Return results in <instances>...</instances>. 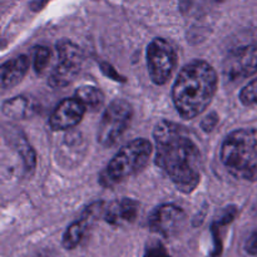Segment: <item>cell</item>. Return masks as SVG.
Segmentation results:
<instances>
[{
  "instance_id": "4fadbf2b",
  "label": "cell",
  "mask_w": 257,
  "mask_h": 257,
  "mask_svg": "<svg viewBox=\"0 0 257 257\" xmlns=\"http://www.w3.org/2000/svg\"><path fill=\"white\" fill-rule=\"evenodd\" d=\"M37 105L34 100L29 97L19 95L13 99L7 100L3 104V113L10 118H17V119H24L34 114Z\"/></svg>"
},
{
  "instance_id": "44dd1931",
  "label": "cell",
  "mask_w": 257,
  "mask_h": 257,
  "mask_svg": "<svg viewBox=\"0 0 257 257\" xmlns=\"http://www.w3.org/2000/svg\"><path fill=\"white\" fill-rule=\"evenodd\" d=\"M216 123H217V117H216V114L207 115V117L205 118V120L202 122L203 130H205V131L213 130V127H215Z\"/></svg>"
},
{
  "instance_id": "d6986e66",
  "label": "cell",
  "mask_w": 257,
  "mask_h": 257,
  "mask_svg": "<svg viewBox=\"0 0 257 257\" xmlns=\"http://www.w3.org/2000/svg\"><path fill=\"white\" fill-rule=\"evenodd\" d=\"M213 2V0H180V8L183 13H195L200 12L206 4Z\"/></svg>"
},
{
  "instance_id": "277c9868",
  "label": "cell",
  "mask_w": 257,
  "mask_h": 257,
  "mask_svg": "<svg viewBox=\"0 0 257 257\" xmlns=\"http://www.w3.org/2000/svg\"><path fill=\"white\" fill-rule=\"evenodd\" d=\"M152 155V145L145 138H137L127 143L110 160L100 173L99 183L104 187H113L127 178L140 173L147 166Z\"/></svg>"
},
{
  "instance_id": "ffe728a7",
  "label": "cell",
  "mask_w": 257,
  "mask_h": 257,
  "mask_svg": "<svg viewBox=\"0 0 257 257\" xmlns=\"http://www.w3.org/2000/svg\"><path fill=\"white\" fill-rule=\"evenodd\" d=\"M245 251L251 256H257V228L245 242Z\"/></svg>"
},
{
  "instance_id": "ba28073f",
  "label": "cell",
  "mask_w": 257,
  "mask_h": 257,
  "mask_svg": "<svg viewBox=\"0 0 257 257\" xmlns=\"http://www.w3.org/2000/svg\"><path fill=\"white\" fill-rule=\"evenodd\" d=\"M223 72L230 80L243 79L255 74L257 72V39L232 50L223 63Z\"/></svg>"
},
{
  "instance_id": "e0dca14e",
  "label": "cell",
  "mask_w": 257,
  "mask_h": 257,
  "mask_svg": "<svg viewBox=\"0 0 257 257\" xmlns=\"http://www.w3.org/2000/svg\"><path fill=\"white\" fill-rule=\"evenodd\" d=\"M240 100L243 105H257V78L248 83L240 93Z\"/></svg>"
},
{
  "instance_id": "52a82bcc",
  "label": "cell",
  "mask_w": 257,
  "mask_h": 257,
  "mask_svg": "<svg viewBox=\"0 0 257 257\" xmlns=\"http://www.w3.org/2000/svg\"><path fill=\"white\" fill-rule=\"evenodd\" d=\"M177 64V54L172 45L162 38H156L147 48V65L152 82L157 85L170 80Z\"/></svg>"
},
{
  "instance_id": "8fae6325",
  "label": "cell",
  "mask_w": 257,
  "mask_h": 257,
  "mask_svg": "<svg viewBox=\"0 0 257 257\" xmlns=\"http://www.w3.org/2000/svg\"><path fill=\"white\" fill-rule=\"evenodd\" d=\"M138 208L140 203L132 198L114 201L104 208V220L112 226L128 225L137 218Z\"/></svg>"
},
{
  "instance_id": "7c38bea8",
  "label": "cell",
  "mask_w": 257,
  "mask_h": 257,
  "mask_svg": "<svg viewBox=\"0 0 257 257\" xmlns=\"http://www.w3.org/2000/svg\"><path fill=\"white\" fill-rule=\"evenodd\" d=\"M28 69H29V59L25 55H20L5 62L0 69V85L3 89H9L17 85L27 74Z\"/></svg>"
},
{
  "instance_id": "9a60e30c",
  "label": "cell",
  "mask_w": 257,
  "mask_h": 257,
  "mask_svg": "<svg viewBox=\"0 0 257 257\" xmlns=\"http://www.w3.org/2000/svg\"><path fill=\"white\" fill-rule=\"evenodd\" d=\"M75 98L83 103L87 109L97 110L104 102V94L93 85H83L75 90Z\"/></svg>"
},
{
  "instance_id": "30bf717a",
  "label": "cell",
  "mask_w": 257,
  "mask_h": 257,
  "mask_svg": "<svg viewBox=\"0 0 257 257\" xmlns=\"http://www.w3.org/2000/svg\"><path fill=\"white\" fill-rule=\"evenodd\" d=\"M85 109L87 108L77 98H67L53 110L49 118V125L54 131L70 130L83 119Z\"/></svg>"
},
{
  "instance_id": "2e32d148",
  "label": "cell",
  "mask_w": 257,
  "mask_h": 257,
  "mask_svg": "<svg viewBox=\"0 0 257 257\" xmlns=\"http://www.w3.org/2000/svg\"><path fill=\"white\" fill-rule=\"evenodd\" d=\"M52 53L47 47H37L34 52V69L38 74H42L47 69L48 64L50 62Z\"/></svg>"
},
{
  "instance_id": "5b68a950",
  "label": "cell",
  "mask_w": 257,
  "mask_h": 257,
  "mask_svg": "<svg viewBox=\"0 0 257 257\" xmlns=\"http://www.w3.org/2000/svg\"><path fill=\"white\" fill-rule=\"evenodd\" d=\"M58 60L54 69L50 73L49 84L55 88H63L73 83L82 69V49L70 40H62L57 44Z\"/></svg>"
},
{
  "instance_id": "3957f363",
  "label": "cell",
  "mask_w": 257,
  "mask_h": 257,
  "mask_svg": "<svg viewBox=\"0 0 257 257\" xmlns=\"http://www.w3.org/2000/svg\"><path fill=\"white\" fill-rule=\"evenodd\" d=\"M221 161L238 180L257 181L256 128H241L231 132L221 147Z\"/></svg>"
},
{
  "instance_id": "ac0fdd59",
  "label": "cell",
  "mask_w": 257,
  "mask_h": 257,
  "mask_svg": "<svg viewBox=\"0 0 257 257\" xmlns=\"http://www.w3.org/2000/svg\"><path fill=\"white\" fill-rule=\"evenodd\" d=\"M143 257H171V255L161 241H151L146 245Z\"/></svg>"
},
{
  "instance_id": "6da1fadb",
  "label": "cell",
  "mask_w": 257,
  "mask_h": 257,
  "mask_svg": "<svg viewBox=\"0 0 257 257\" xmlns=\"http://www.w3.org/2000/svg\"><path fill=\"white\" fill-rule=\"evenodd\" d=\"M156 165L181 192L190 193L200 183L201 153L182 125L161 120L155 128Z\"/></svg>"
},
{
  "instance_id": "9c48e42d",
  "label": "cell",
  "mask_w": 257,
  "mask_h": 257,
  "mask_svg": "<svg viewBox=\"0 0 257 257\" xmlns=\"http://www.w3.org/2000/svg\"><path fill=\"white\" fill-rule=\"evenodd\" d=\"M186 221V213L181 207L171 203L161 205L153 210L148 218V226L152 232L163 237L176 235Z\"/></svg>"
},
{
  "instance_id": "5bb4252c",
  "label": "cell",
  "mask_w": 257,
  "mask_h": 257,
  "mask_svg": "<svg viewBox=\"0 0 257 257\" xmlns=\"http://www.w3.org/2000/svg\"><path fill=\"white\" fill-rule=\"evenodd\" d=\"M236 210L235 206L232 207H227L222 212L221 217H218V220L216 222H213L212 227H211V232H212V242H213V248L212 252H211V257H221L222 255V238H221V228L223 226L228 225V223L232 222L236 217Z\"/></svg>"
},
{
  "instance_id": "8992f818",
  "label": "cell",
  "mask_w": 257,
  "mask_h": 257,
  "mask_svg": "<svg viewBox=\"0 0 257 257\" xmlns=\"http://www.w3.org/2000/svg\"><path fill=\"white\" fill-rule=\"evenodd\" d=\"M132 115V105L127 100H113L103 113L98 130V142L104 147L115 145L120 136L127 131Z\"/></svg>"
},
{
  "instance_id": "7a4b0ae2",
  "label": "cell",
  "mask_w": 257,
  "mask_h": 257,
  "mask_svg": "<svg viewBox=\"0 0 257 257\" xmlns=\"http://www.w3.org/2000/svg\"><path fill=\"white\" fill-rule=\"evenodd\" d=\"M217 73L203 60H195L183 67L172 89V99L181 117L193 119L212 102L217 89Z\"/></svg>"
}]
</instances>
